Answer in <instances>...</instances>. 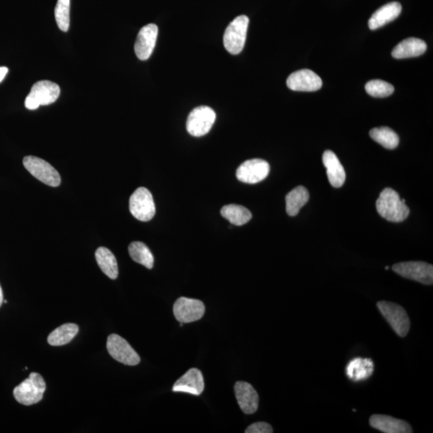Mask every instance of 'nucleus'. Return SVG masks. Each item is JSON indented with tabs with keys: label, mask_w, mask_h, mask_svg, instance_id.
Segmentation results:
<instances>
[{
	"label": "nucleus",
	"mask_w": 433,
	"mask_h": 433,
	"mask_svg": "<svg viewBox=\"0 0 433 433\" xmlns=\"http://www.w3.org/2000/svg\"><path fill=\"white\" fill-rule=\"evenodd\" d=\"M3 303H4V304H7V303H8V301H7V300H4V301H3Z\"/></svg>",
	"instance_id": "nucleus-34"
},
{
	"label": "nucleus",
	"mask_w": 433,
	"mask_h": 433,
	"mask_svg": "<svg viewBox=\"0 0 433 433\" xmlns=\"http://www.w3.org/2000/svg\"><path fill=\"white\" fill-rule=\"evenodd\" d=\"M204 388H205V382H204L202 372L198 368H191L174 383L173 391L200 396Z\"/></svg>",
	"instance_id": "nucleus-15"
},
{
	"label": "nucleus",
	"mask_w": 433,
	"mask_h": 433,
	"mask_svg": "<svg viewBox=\"0 0 433 433\" xmlns=\"http://www.w3.org/2000/svg\"><path fill=\"white\" fill-rule=\"evenodd\" d=\"M46 390V383L40 374L32 372L30 376L14 389V397L23 405L30 406L42 401Z\"/></svg>",
	"instance_id": "nucleus-2"
},
{
	"label": "nucleus",
	"mask_w": 433,
	"mask_h": 433,
	"mask_svg": "<svg viewBox=\"0 0 433 433\" xmlns=\"http://www.w3.org/2000/svg\"><path fill=\"white\" fill-rule=\"evenodd\" d=\"M323 163L327 169V175L330 184L335 188L343 187L346 179V173L337 156L332 151H325L323 155Z\"/></svg>",
	"instance_id": "nucleus-18"
},
{
	"label": "nucleus",
	"mask_w": 433,
	"mask_h": 433,
	"mask_svg": "<svg viewBox=\"0 0 433 433\" xmlns=\"http://www.w3.org/2000/svg\"><path fill=\"white\" fill-rule=\"evenodd\" d=\"M388 269H389V266H386V270H388Z\"/></svg>",
	"instance_id": "nucleus-35"
},
{
	"label": "nucleus",
	"mask_w": 433,
	"mask_h": 433,
	"mask_svg": "<svg viewBox=\"0 0 433 433\" xmlns=\"http://www.w3.org/2000/svg\"><path fill=\"white\" fill-rule=\"evenodd\" d=\"M370 425L386 433H412V430L407 421L396 419L386 415H373L370 417Z\"/></svg>",
	"instance_id": "nucleus-17"
},
{
	"label": "nucleus",
	"mask_w": 433,
	"mask_h": 433,
	"mask_svg": "<svg viewBox=\"0 0 433 433\" xmlns=\"http://www.w3.org/2000/svg\"><path fill=\"white\" fill-rule=\"evenodd\" d=\"M270 173V165L262 159H251L237 168L236 177L246 184H257L264 181Z\"/></svg>",
	"instance_id": "nucleus-12"
},
{
	"label": "nucleus",
	"mask_w": 433,
	"mask_h": 433,
	"mask_svg": "<svg viewBox=\"0 0 433 433\" xmlns=\"http://www.w3.org/2000/svg\"><path fill=\"white\" fill-rule=\"evenodd\" d=\"M370 137L374 142L388 149H396L400 142V138L394 131L388 127L374 128L370 131Z\"/></svg>",
	"instance_id": "nucleus-27"
},
{
	"label": "nucleus",
	"mask_w": 433,
	"mask_h": 433,
	"mask_svg": "<svg viewBox=\"0 0 433 433\" xmlns=\"http://www.w3.org/2000/svg\"><path fill=\"white\" fill-rule=\"evenodd\" d=\"M55 17L58 27L62 32H67L70 23V0H58L55 8Z\"/></svg>",
	"instance_id": "nucleus-28"
},
{
	"label": "nucleus",
	"mask_w": 433,
	"mask_h": 433,
	"mask_svg": "<svg viewBox=\"0 0 433 433\" xmlns=\"http://www.w3.org/2000/svg\"><path fill=\"white\" fill-rule=\"evenodd\" d=\"M215 120V112L210 107L199 106L188 116L187 123L188 133L193 137H202L210 132Z\"/></svg>",
	"instance_id": "nucleus-7"
},
{
	"label": "nucleus",
	"mask_w": 433,
	"mask_h": 433,
	"mask_svg": "<svg viewBox=\"0 0 433 433\" xmlns=\"http://www.w3.org/2000/svg\"><path fill=\"white\" fill-rule=\"evenodd\" d=\"M79 332V327L75 324H65L57 328L47 337V343L51 346H63L76 337Z\"/></svg>",
	"instance_id": "nucleus-24"
},
{
	"label": "nucleus",
	"mask_w": 433,
	"mask_h": 433,
	"mask_svg": "<svg viewBox=\"0 0 433 433\" xmlns=\"http://www.w3.org/2000/svg\"><path fill=\"white\" fill-rule=\"evenodd\" d=\"M158 35V28L154 23H149L140 29L134 46L136 55L139 60L147 61L152 55Z\"/></svg>",
	"instance_id": "nucleus-14"
},
{
	"label": "nucleus",
	"mask_w": 433,
	"mask_h": 433,
	"mask_svg": "<svg viewBox=\"0 0 433 433\" xmlns=\"http://www.w3.org/2000/svg\"><path fill=\"white\" fill-rule=\"evenodd\" d=\"M426 50L427 45L424 41L417 38H408L394 47L392 55L396 59H406L420 56Z\"/></svg>",
	"instance_id": "nucleus-20"
},
{
	"label": "nucleus",
	"mask_w": 433,
	"mask_h": 433,
	"mask_svg": "<svg viewBox=\"0 0 433 433\" xmlns=\"http://www.w3.org/2000/svg\"><path fill=\"white\" fill-rule=\"evenodd\" d=\"M3 302V294L1 285H0V306H2Z\"/></svg>",
	"instance_id": "nucleus-32"
},
{
	"label": "nucleus",
	"mask_w": 433,
	"mask_h": 433,
	"mask_svg": "<svg viewBox=\"0 0 433 433\" xmlns=\"http://www.w3.org/2000/svg\"><path fill=\"white\" fill-rule=\"evenodd\" d=\"M205 311V305L202 301L186 297H181L173 305L175 318L182 324L193 323L201 319Z\"/></svg>",
	"instance_id": "nucleus-11"
},
{
	"label": "nucleus",
	"mask_w": 433,
	"mask_h": 433,
	"mask_svg": "<svg viewBox=\"0 0 433 433\" xmlns=\"http://www.w3.org/2000/svg\"><path fill=\"white\" fill-rule=\"evenodd\" d=\"M59 85L50 81H40L32 87L25 100V107L29 110H35L41 105H48L60 96Z\"/></svg>",
	"instance_id": "nucleus-4"
},
{
	"label": "nucleus",
	"mask_w": 433,
	"mask_h": 433,
	"mask_svg": "<svg viewBox=\"0 0 433 433\" xmlns=\"http://www.w3.org/2000/svg\"><path fill=\"white\" fill-rule=\"evenodd\" d=\"M129 211L132 215L142 222H149L155 215L156 207L149 189L140 187L131 196Z\"/></svg>",
	"instance_id": "nucleus-9"
},
{
	"label": "nucleus",
	"mask_w": 433,
	"mask_h": 433,
	"mask_svg": "<svg viewBox=\"0 0 433 433\" xmlns=\"http://www.w3.org/2000/svg\"><path fill=\"white\" fill-rule=\"evenodd\" d=\"M23 163L28 171L39 181L52 187L60 186L61 178L59 173L46 160L34 156H27L23 158Z\"/></svg>",
	"instance_id": "nucleus-6"
},
{
	"label": "nucleus",
	"mask_w": 433,
	"mask_h": 433,
	"mask_svg": "<svg viewBox=\"0 0 433 433\" xmlns=\"http://www.w3.org/2000/svg\"><path fill=\"white\" fill-rule=\"evenodd\" d=\"M129 253L132 260L147 269H152L154 257L149 247L142 242H134L129 246Z\"/></svg>",
	"instance_id": "nucleus-26"
},
{
	"label": "nucleus",
	"mask_w": 433,
	"mask_h": 433,
	"mask_svg": "<svg viewBox=\"0 0 433 433\" xmlns=\"http://www.w3.org/2000/svg\"><path fill=\"white\" fill-rule=\"evenodd\" d=\"M96 260L104 274L111 279H116L118 276V266L116 257L108 248L99 247L96 251Z\"/></svg>",
	"instance_id": "nucleus-22"
},
{
	"label": "nucleus",
	"mask_w": 433,
	"mask_h": 433,
	"mask_svg": "<svg viewBox=\"0 0 433 433\" xmlns=\"http://www.w3.org/2000/svg\"><path fill=\"white\" fill-rule=\"evenodd\" d=\"M249 22V18L242 14L233 19L226 28L223 43L226 50L231 54H240L244 47Z\"/></svg>",
	"instance_id": "nucleus-3"
},
{
	"label": "nucleus",
	"mask_w": 433,
	"mask_h": 433,
	"mask_svg": "<svg viewBox=\"0 0 433 433\" xmlns=\"http://www.w3.org/2000/svg\"><path fill=\"white\" fill-rule=\"evenodd\" d=\"M401 202H402L403 203H406V200H405V199H401Z\"/></svg>",
	"instance_id": "nucleus-33"
},
{
	"label": "nucleus",
	"mask_w": 433,
	"mask_h": 433,
	"mask_svg": "<svg viewBox=\"0 0 433 433\" xmlns=\"http://www.w3.org/2000/svg\"><path fill=\"white\" fill-rule=\"evenodd\" d=\"M221 215L235 226L245 225L252 218V213L244 207L230 204L223 207Z\"/></svg>",
	"instance_id": "nucleus-25"
},
{
	"label": "nucleus",
	"mask_w": 433,
	"mask_h": 433,
	"mask_svg": "<svg viewBox=\"0 0 433 433\" xmlns=\"http://www.w3.org/2000/svg\"><path fill=\"white\" fill-rule=\"evenodd\" d=\"M392 270L403 278L425 285L433 284V266L425 262H400L392 266Z\"/></svg>",
	"instance_id": "nucleus-8"
},
{
	"label": "nucleus",
	"mask_w": 433,
	"mask_h": 433,
	"mask_svg": "<svg viewBox=\"0 0 433 433\" xmlns=\"http://www.w3.org/2000/svg\"><path fill=\"white\" fill-rule=\"evenodd\" d=\"M308 201L309 193L305 187H298L292 189L286 197V213L291 217L296 216Z\"/></svg>",
	"instance_id": "nucleus-23"
},
{
	"label": "nucleus",
	"mask_w": 433,
	"mask_h": 433,
	"mask_svg": "<svg viewBox=\"0 0 433 433\" xmlns=\"http://www.w3.org/2000/svg\"><path fill=\"white\" fill-rule=\"evenodd\" d=\"M8 69L7 67H0V83H1L5 76L8 74Z\"/></svg>",
	"instance_id": "nucleus-31"
},
{
	"label": "nucleus",
	"mask_w": 433,
	"mask_h": 433,
	"mask_svg": "<svg viewBox=\"0 0 433 433\" xmlns=\"http://www.w3.org/2000/svg\"><path fill=\"white\" fill-rule=\"evenodd\" d=\"M368 94L373 97L383 98L391 96L394 92V87L386 81L381 80H372L367 83L365 85Z\"/></svg>",
	"instance_id": "nucleus-29"
},
{
	"label": "nucleus",
	"mask_w": 433,
	"mask_h": 433,
	"mask_svg": "<svg viewBox=\"0 0 433 433\" xmlns=\"http://www.w3.org/2000/svg\"><path fill=\"white\" fill-rule=\"evenodd\" d=\"M107 349L112 357L121 363L135 366L140 362V358L135 350L124 338L112 334L107 340Z\"/></svg>",
	"instance_id": "nucleus-10"
},
{
	"label": "nucleus",
	"mask_w": 433,
	"mask_h": 433,
	"mask_svg": "<svg viewBox=\"0 0 433 433\" xmlns=\"http://www.w3.org/2000/svg\"><path fill=\"white\" fill-rule=\"evenodd\" d=\"M374 363L371 359L356 358L350 361L346 368V374L354 381H363L372 376Z\"/></svg>",
	"instance_id": "nucleus-21"
},
{
	"label": "nucleus",
	"mask_w": 433,
	"mask_h": 433,
	"mask_svg": "<svg viewBox=\"0 0 433 433\" xmlns=\"http://www.w3.org/2000/svg\"><path fill=\"white\" fill-rule=\"evenodd\" d=\"M379 215L392 222H401L410 215V210L401 202L399 193L391 188L384 189L377 201Z\"/></svg>",
	"instance_id": "nucleus-1"
},
{
	"label": "nucleus",
	"mask_w": 433,
	"mask_h": 433,
	"mask_svg": "<svg viewBox=\"0 0 433 433\" xmlns=\"http://www.w3.org/2000/svg\"><path fill=\"white\" fill-rule=\"evenodd\" d=\"M235 393L238 405L245 414L251 415L256 412L259 408L260 397L251 384L237 381L235 386Z\"/></svg>",
	"instance_id": "nucleus-16"
},
{
	"label": "nucleus",
	"mask_w": 433,
	"mask_h": 433,
	"mask_svg": "<svg viewBox=\"0 0 433 433\" xmlns=\"http://www.w3.org/2000/svg\"><path fill=\"white\" fill-rule=\"evenodd\" d=\"M290 89L298 92H315L322 87L323 81L314 72L303 70L292 73L286 81Z\"/></svg>",
	"instance_id": "nucleus-13"
},
{
	"label": "nucleus",
	"mask_w": 433,
	"mask_h": 433,
	"mask_svg": "<svg viewBox=\"0 0 433 433\" xmlns=\"http://www.w3.org/2000/svg\"><path fill=\"white\" fill-rule=\"evenodd\" d=\"M377 308L399 337H405L410 329V319L403 306L392 302L381 301Z\"/></svg>",
	"instance_id": "nucleus-5"
},
{
	"label": "nucleus",
	"mask_w": 433,
	"mask_h": 433,
	"mask_svg": "<svg viewBox=\"0 0 433 433\" xmlns=\"http://www.w3.org/2000/svg\"><path fill=\"white\" fill-rule=\"evenodd\" d=\"M402 6L400 3L392 2L384 5L374 12L368 21V26L371 30H377L387 23L395 21L400 16Z\"/></svg>",
	"instance_id": "nucleus-19"
},
{
	"label": "nucleus",
	"mask_w": 433,
	"mask_h": 433,
	"mask_svg": "<svg viewBox=\"0 0 433 433\" xmlns=\"http://www.w3.org/2000/svg\"><path fill=\"white\" fill-rule=\"evenodd\" d=\"M273 432V427L266 422L254 423L245 431L246 433H272Z\"/></svg>",
	"instance_id": "nucleus-30"
}]
</instances>
